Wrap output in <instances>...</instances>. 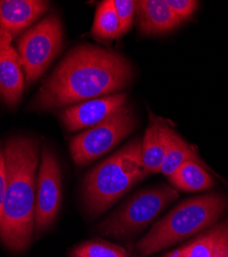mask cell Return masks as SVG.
Segmentation results:
<instances>
[{
    "mask_svg": "<svg viewBox=\"0 0 228 257\" xmlns=\"http://www.w3.org/2000/svg\"><path fill=\"white\" fill-rule=\"evenodd\" d=\"M172 127L163 118L149 112V123L141 143V160L147 173H160Z\"/></svg>",
    "mask_w": 228,
    "mask_h": 257,
    "instance_id": "obj_12",
    "label": "cell"
},
{
    "mask_svg": "<svg viewBox=\"0 0 228 257\" xmlns=\"http://www.w3.org/2000/svg\"><path fill=\"white\" fill-rule=\"evenodd\" d=\"M182 257H228V220L179 249Z\"/></svg>",
    "mask_w": 228,
    "mask_h": 257,
    "instance_id": "obj_14",
    "label": "cell"
},
{
    "mask_svg": "<svg viewBox=\"0 0 228 257\" xmlns=\"http://www.w3.org/2000/svg\"><path fill=\"white\" fill-rule=\"evenodd\" d=\"M123 55L90 45L75 47L41 85L28 109L53 111L92 99L117 94L134 78Z\"/></svg>",
    "mask_w": 228,
    "mask_h": 257,
    "instance_id": "obj_1",
    "label": "cell"
},
{
    "mask_svg": "<svg viewBox=\"0 0 228 257\" xmlns=\"http://www.w3.org/2000/svg\"><path fill=\"white\" fill-rule=\"evenodd\" d=\"M167 4L181 23L190 18L198 7L194 0H167Z\"/></svg>",
    "mask_w": 228,
    "mask_h": 257,
    "instance_id": "obj_20",
    "label": "cell"
},
{
    "mask_svg": "<svg viewBox=\"0 0 228 257\" xmlns=\"http://www.w3.org/2000/svg\"><path fill=\"white\" fill-rule=\"evenodd\" d=\"M162 257H182V255H181V253H180V250L177 249V250H175V251H173V252L167 253V254H165V255L162 256Z\"/></svg>",
    "mask_w": 228,
    "mask_h": 257,
    "instance_id": "obj_22",
    "label": "cell"
},
{
    "mask_svg": "<svg viewBox=\"0 0 228 257\" xmlns=\"http://www.w3.org/2000/svg\"><path fill=\"white\" fill-rule=\"evenodd\" d=\"M138 26L144 35H160L178 27L181 22L167 4V0L137 2Z\"/></svg>",
    "mask_w": 228,
    "mask_h": 257,
    "instance_id": "obj_13",
    "label": "cell"
},
{
    "mask_svg": "<svg viewBox=\"0 0 228 257\" xmlns=\"http://www.w3.org/2000/svg\"><path fill=\"white\" fill-rule=\"evenodd\" d=\"M137 124L135 111L127 102L106 119L71 138L69 149L73 162L85 166L98 160L132 134Z\"/></svg>",
    "mask_w": 228,
    "mask_h": 257,
    "instance_id": "obj_6",
    "label": "cell"
},
{
    "mask_svg": "<svg viewBox=\"0 0 228 257\" xmlns=\"http://www.w3.org/2000/svg\"><path fill=\"white\" fill-rule=\"evenodd\" d=\"M63 26L55 14L45 18L21 35L17 52L28 84L35 82L47 71L63 47Z\"/></svg>",
    "mask_w": 228,
    "mask_h": 257,
    "instance_id": "obj_7",
    "label": "cell"
},
{
    "mask_svg": "<svg viewBox=\"0 0 228 257\" xmlns=\"http://www.w3.org/2000/svg\"><path fill=\"white\" fill-rule=\"evenodd\" d=\"M58 159L53 149L45 145L37 177L35 233L40 234L54 223L61 206L62 177Z\"/></svg>",
    "mask_w": 228,
    "mask_h": 257,
    "instance_id": "obj_8",
    "label": "cell"
},
{
    "mask_svg": "<svg viewBox=\"0 0 228 257\" xmlns=\"http://www.w3.org/2000/svg\"><path fill=\"white\" fill-rule=\"evenodd\" d=\"M112 5L120 23V35L126 34L132 27L136 15L137 2L134 0H112Z\"/></svg>",
    "mask_w": 228,
    "mask_h": 257,
    "instance_id": "obj_19",
    "label": "cell"
},
{
    "mask_svg": "<svg viewBox=\"0 0 228 257\" xmlns=\"http://www.w3.org/2000/svg\"><path fill=\"white\" fill-rule=\"evenodd\" d=\"M13 36L0 29V98L15 107L25 90V75L22 62L13 47Z\"/></svg>",
    "mask_w": 228,
    "mask_h": 257,
    "instance_id": "obj_10",
    "label": "cell"
},
{
    "mask_svg": "<svg viewBox=\"0 0 228 257\" xmlns=\"http://www.w3.org/2000/svg\"><path fill=\"white\" fill-rule=\"evenodd\" d=\"M178 197L177 190L168 185L142 189L103 220L98 226V232L115 239L131 238L146 227Z\"/></svg>",
    "mask_w": 228,
    "mask_h": 257,
    "instance_id": "obj_5",
    "label": "cell"
},
{
    "mask_svg": "<svg viewBox=\"0 0 228 257\" xmlns=\"http://www.w3.org/2000/svg\"><path fill=\"white\" fill-rule=\"evenodd\" d=\"M188 161L202 163L197 156L195 149L185 140H183L172 128L170 132L167 153H165L164 156L160 173L169 177L178 168Z\"/></svg>",
    "mask_w": 228,
    "mask_h": 257,
    "instance_id": "obj_16",
    "label": "cell"
},
{
    "mask_svg": "<svg viewBox=\"0 0 228 257\" xmlns=\"http://www.w3.org/2000/svg\"><path fill=\"white\" fill-rule=\"evenodd\" d=\"M226 207L227 199L217 192L184 200L152 226L136 250L147 256L189 238L214 225Z\"/></svg>",
    "mask_w": 228,
    "mask_h": 257,
    "instance_id": "obj_4",
    "label": "cell"
},
{
    "mask_svg": "<svg viewBox=\"0 0 228 257\" xmlns=\"http://www.w3.org/2000/svg\"><path fill=\"white\" fill-rule=\"evenodd\" d=\"M50 9L44 0H0V29L18 36Z\"/></svg>",
    "mask_w": 228,
    "mask_h": 257,
    "instance_id": "obj_11",
    "label": "cell"
},
{
    "mask_svg": "<svg viewBox=\"0 0 228 257\" xmlns=\"http://www.w3.org/2000/svg\"><path fill=\"white\" fill-rule=\"evenodd\" d=\"M70 255L72 257H129L122 247L99 240L78 245L71 251Z\"/></svg>",
    "mask_w": 228,
    "mask_h": 257,
    "instance_id": "obj_18",
    "label": "cell"
},
{
    "mask_svg": "<svg viewBox=\"0 0 228 257\" xmlns=\"http://www.w3.org/2000/svg\"><path fill=\"white\" fill-rule=\"evenodd\" d=\"M8 186V176H7V165L4 152V144H0V227H2L3 215H4V206L7 194Z\"/></svg>",
    "mask_w": 228,
    "mask_h": 257,
    "instance_id": "obj_21",
    "label": "cell"
},
{
    "mask_svg": "<svg viewBox=\"0 0 228 257\" xmlns=\"http://www.w3.org/2000/svg\"><path fill=\"white\" fill-rule=\"evenodd\" d=\"M8 186L0 227V240L20 252L35 232V206L39 144L28 136H14L4 143Z\"/></svg>",
    "mask_w": 228,
    "mask_h": 257,
    "instance_id": "obj_2",
    "label": "cell"
},
{
    "mask_svg": "<svg viewBox=\"0 0 228 257\" xmlns=\"http://www.w3.org/2000/svg\"><path fill=\"white\" fill-rule=\"evenodd\" d=\"M127 102V93L103 96L63 108L60 118L70 132L88 130L112 115Z\"/></svg>",
    "mask_w": 228,
    "mask_h": 257,
    "instance_id": "obj_9",
    "label": "cell"
},
{
    "mask_svg": "<svg viewBox=\"0 0 228 257\" xmlns=\"http://www.w3.org/2000/svg\"><path fill=\"white\" fill-rule=\"evenodd\" d=\"M91 33L96 39L102 41L113 40L121 36L120 23L112 0L103 2L97 8Z\"/></svg>",
    "mask_w": 228,
    "mask_h": 257,
    "instance_id": "obj_17",
    "label": "cell"
},
{
    "mask_svg": "<svg viewBox=\"0 0 228 257\" xmlns=\"http://www.w3.org/2000/svg\"><path fill=\"white\" fill-rule=\"evenodd\" d=\"M168 178L176 189L187 192L206 190L215 183L212 175L203 167V163L195 161L184 163Z\"/></svg>",
    "mask_w": 228,
    "mask_h": 257,
    "instance_id": "obj_15",
    "label": "cell"
},
{
    "mask_svg": "<svg viewBox=\"0 0 228 257\" xmlns=\"http://www.w3.org/2000/svg\"><path fill=\"white\" fill-rule=\"evenodd\" d=\"M142 138L137 137L88 173L82 201L92 217L101 215L138 182L149 176L141 160Z\"/></svg>",
    "mask_w": 228,
    "mask_h": 257,
    "instance_id": "obj_3",
    "label": "cell"
}]
</instances>
